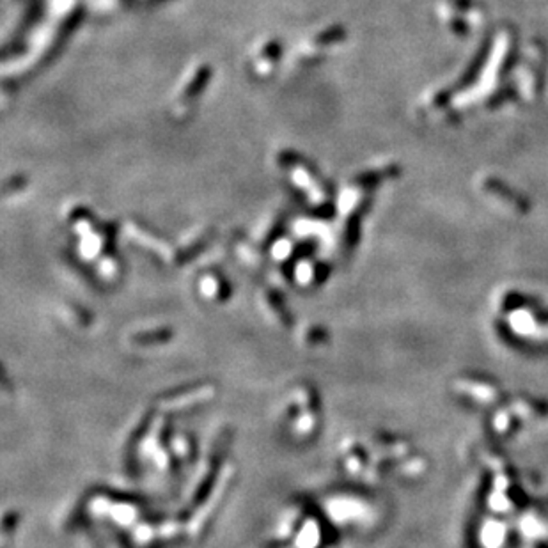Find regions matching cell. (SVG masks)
<instances>
[{"mask_svg":"<svg viewBox=\"0 0 548 548\" xmlns=\"http://www.w3.org/2000/svg\"><path fill=\"white\" fill-rule=\"evenodd\" d=\"M478 187L479 192L482 194V197L488 199V203H492L493 206L499 208V210H504L513 215H523L529 211V201H527V197H523L520 192H516L515 188L506 185L501 178L485 176L479 180Z\"/></svg>","mask_w":548,"mask_h":548,"instance_id":"obj_3","label":"cell"},{"mask_svg":"<svg viewBox=\"0 0 548 548\" xmlns=\"http://www.w3.org/2000/svg\"><path fill=\"white\" fill-rule=\"evenodd\" d=\"M451 96L440 89V91L433 92V94H428L424 99V111L431 116L433 119H440L444 123H449L454 119V111H451L449 104Z\"/></svg>","mask_w":548,"mask_h":548,"instance_id":"obj_4","label":"cell"},{"mask_svg":"<svg viewBox=\"0 0 548 548\" xmlns=\"http://www.w3.org/2000/svg\"><path fill=\"white\" fill-rule=\"evenodd\" d=\"M544 61L547 50L541 41H530L527 44L525 57L515 71L516 87L525 99H536L541 94L544 82Z\"/></svg>","mask_w":548,"mask_h":548,"instance_id":"obj_2","label":"cell"},{"mask_svg":"<svg viewBox=\"0 0 548 548\" xmlns=\"http://www.w3.org/2000/svg\"><path fill=\"white\" fill-rule=\"evenodd\" d=\"M516 34L513 29H502L495 36L488 59L482 64V77L479 84L471 91L468 104L482 105L486 108L499 107L509 99L508 89L504 85V77L511 73V64L515 61Z\"/></svg>","mask_w":548,"mask_h":548,"instance_id":"obj_1","label":"cell"},{"mask_svg":"<svg viewBox=\"0 0 548 548\" xmlns=\"http://www.w3.org/2000/svg\"><path fill=\"white\" fill-rule=\"evenodd\" d=\"M449 2H454V4H460V6H472L471 0H449Z\"/></svg>","mask_w":548,"mask_h":548,"instance_id":"obj_5","label":"cell"}]
</instances>
